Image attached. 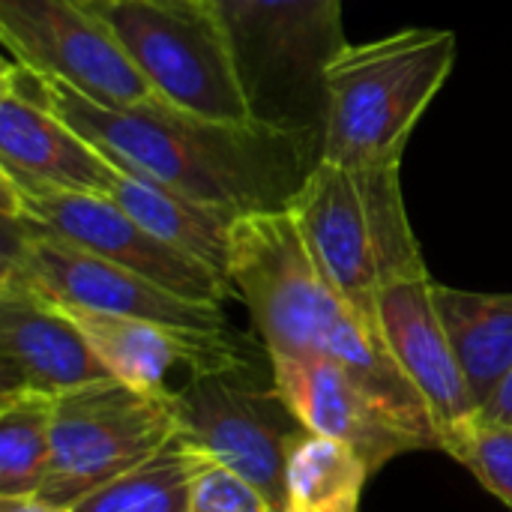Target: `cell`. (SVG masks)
<instances>
[{"mask_svg": "<svg viewBox=\"0 0 512 512\" xmlns=\"http://www.w3.org/2000/svg\"><path fill=\"white\" fill-rule=\"evenodd\" d=\"M3 84L42 102L114 165L141 171L234 219L288 210L324 156L321 135L255 120H210L168 102L111 108L21 63L3 66Z\"/></svg>", "mask_w": 512, "mask_h": 512, "instance_id": "6da1fadb", "label": "cell"}, {"mask_svg": "<svg viewBox=\"0 0 512 512\" xmlns=\"http://www.w3.org/2000/svg\"><path fill=\"white\" fill-rule=\"evenodd\" d=\"M288 210L333 291L375 333L378 288L429 273L402 195V162L366 171L318 162Z\"/></svg>", "mask_w": 512, "mask_h": 512, "instance_id": "7a4b0ae2", "label": "cell"}, {"mask_svg": "<svg viewBox=\"0 0 512 512\" xmlns=\"http://www.w3.org/2000/svg\"><path fill=\"white\" fill-rule=\"evenodd\" d=\"M453 63V30H402L378 42L348 45L327 69L321 162L351 171L399 165Z\"/></svg>", "mask_w": 512, "mask_h": 512, "instance_id": "3957f363", "label": "cell"}, {"mask_svg": "<svg viewBox=\"0 0 512 512\" xmlns=\"http://www.w3.org/2000/svg\"><path fill=\"white\" fill-rule=\"evenodd\" d=\"M255 123L324 138L327 69L351 45L342 0H213Z\"/></svg>", "mask_w": 512, "mask_h": 512, "instance_id": "277c9868", "label": "cell"}, {"mask_svg": "<svg viewBox=\"0 0 512 512\" xmlns=\"http://www.w3.org/2000/svg\"><path fill=\"white\" fill-rule=\"evenodd\" d=\"M75 3L108 27L162 102L210 120H252L213 0Z\"/></svg>", "mask_w": 512, "mask_h": 512, "instance_id": "5b68a950", "label": "cell"}, {"mask_svg": "<svg viewBox=\"0 0 512 512\" xmlns=\"http://www.w3.org/2000/svg\"><path fill=\"white\" fill-rule=\"evenodd\" d=\"M228 279L246 303L267 357L324 354L330 327L348 312L309 252L291 210L234 219Z\"/></svg>", "mask_w": 512, "mask_h": 512, "instance_id": "8992f818", "label": "cell"}, {"mask_svg": "<svg viewBox=\"0 0 512 512\" xmlns=\"http://www.w3.org/2000/svg\"><path fill=\"white\" fill-rule=\"evenodd\" d=\"M177 438L171 390L144 393L117 378L54 396L51 465L36 498L72 507Z\"/></svg>", "mask_w": 512, "mask_h": 512, "instance_id": "52a82bcc", "label": "cell"}, {"mask_svg": "<svg viewBox=\"0 0 512 512\" xmlns=\"http://www.w3.org/2000/svg\"><path fill=\"white\" fill-rule=\"evenodd\" d=\"M177 435L210 465L249 480L285 512V465L306 426L276 387H258L243 366L192 372L171 390Z\"/></svg>", "mask_w": 512, "mask_h": 512, "instance_id": "ba28073f", "label": "cell"}, {"mask_svg": "<svg viewBox=\"0 0 512 512\" xmlns=\"http://www.w3.org/2000/svg\"><path fill=\"white\" fill-rule=\"evenodd\" d=\"M3 177V219L54 234L111 264H120L186 300L222 306L234 291L228 276L150 234L120 204L96 192H69Z\"/></svg>", "mask_w": 512, "mask_h": 512, "instance_id": "9c48e42d", "label": "cell"}, {"mask_svg": "<svg viewBox=\"0 0 512 512\" xmlns=\"http://www.w3.org/2000/svg\"><path fill=\"white\" fill-rule=\"evenodd\" d=\"M0 36L15 63L60 78L93 102H162L108 27L75 0H0Z\"/></svg>", "mask_w": 512, "mask_h": 512, "instance_id": "30bf717a", "label": "cell"}, {"mask_svg": "<svg viewBox=\"0 0 512 512\" xmlns=\"http://www.w3.org/2000/svg\"><path fill=\"white\" fill-rule=\"evenodd\" d=\"M9 240L3 264L18 267L39 291L60 303L93 312L159 321L183 330H225L222 306L186 300L120 264H111L75 243H66L39 228L6 219Z\"/></svg>", "mask_w": 512, "mask_h": 512, "instance_id": "8fae6325", "label": "cell"}, {"mask_svg": "<svg viewBox=\"0 0 512 512\" xmlns=\"http://www.w3.org/2000/svg\"><path fill=\"white\" fill-rule=\"evenodd\" d=\"M378 333L423 396L441 450L477 417V402L435 306V282L429 273L402 276L378 288Z\"/></svg>", "mask_w": 512, "mask_h": 512, "instance_id": "7c38bea8", "label": "cell"}, {"mask_svg": "<svg viewBox=\"0 0 512 512\" xmlns=\"http://www.w3.org/2000/svg\"><path fill=\"white\" fill-rule=\"evenodd\" d=\"M111 378L75 321L18 267L0 270V393L60 396Z\"/></svg>", "mask_w": 512, "mask_h": 512, "instance_id": "4fadbf2b", "label": "cell"}, {"mask_svg": "<svg viewBox=\"0 0 512 512\" xmlns=\"http://www.w3.org/2000/svg\"><path fill=\"white\" fill-rule=\"evenodd\" d=\"M273 387L306 426V432L333 438L357 450L378 474L393 459L432 450V444L372 402L357 381L330 357H270Z\"/></svg>", "mask_w": 512, "mask_h": 512, "instance_id": "5bb4252c", "label": "cell"}, {"mask_svg": "<svg viewBox=\"0 0 512 512\" xmlns=\"http://www.w3.org/2000/svg\"><path fill=\"white\" fill-rule=\"evenodd\" d=\"M54 300V297H51ZM84 333L87 345L105 366V372L135 390L162 393L165 378L174 366H189L192 372L243 366V351L228 339L225 330H183L159 321L108 315L54 300Z\"/></svg>", "mask_w": 512, "mask_h": 512, "instance_id": "9a60e30c", "label": "cell"}, {"mask_svg": "<svg viewBox=\"0 0 512 512\" xmlns=\"http://www.w3.org/2000/svg\"><path fill=\"white\" fill-rule=\"evenodd\" d=\"M0 174L105 195L117 165L42 102L0 81Z\"/></svg>", "mask_w": 512, "mask_h": 512, "instance_id": "2e32d148", "label": "cell"}, {"mask_svg": "<svg viewBox=\"0 0 512 512\" xmlns=\"http://www.w3.org/2000/svg\"><path fill=\"white\" fill-rule=\"evenodd\" d=\"M114 204H120L135 222H141L150 234L171 243L174 249L204 261L207 267L228 276V249H231V225L234 216L207 207L141 171L120 168L105 192ZM231 282V279H228Z\"/></svg>", "mask_w": 512, "mask_h": 512, "instance_id": "e0dca14e", "label": "cell"}, {"mask_svg": "<svg viewBox=\"0 0 512 512\" xmlns=\"http://www.w3.org/2000/svg\"><path fill=\"white\" fill-rule=\"evenodd\" d=\"M435 306L480 411L512 369V294L465 291L435 282Z\"/></svg>", "mask_w": 512, "mask_h": 512, "instance_id": "ac0fdd59", "label": "cell"}, {"mask_svg": "<svg viewBox=\"0 0 512 512\" xmlns=\"http://www.w3.org/2000/svg\"><path fill=\"white\" fill-rule=\"evenodd\" d=\"M369 477L357 450L306 432L285 465V512H360Z\"/></svg>", "mask_w": 512, "mask_h": 512, "instance_id": "d6986e66", "label": "cell"}, {"mask_svg": "<svg viewBox=\"0 0 512 512\" xmlns=\"http://www.w3.org/2000/svg\"><path fill=\"white\" fill-rule=\"evenodd\" d=\"M207 465L180 435L156 456L84 495L75 512H186L198 471Z\"/></svg>", "mask_w": 512, "mask_h": 512, "instance_id": "ffe728a7", "label": "cell"}, {"mask_svg": "<svg viewBox=\"0 0 512 512\" xmlns=\"http://www.w3.org/2000/svg\"><path fill=\"white\" fill-rule=\"evenodd\" d=\"M54 396L0 393V498L39 495L51 465Z\"/></svg>", "mask_w": 512, "mask_h": 512, "instance_id": "44dd1931", "label": "cell"}, {"mask_svg": "<svg viewBox=\"0 0 512 512\" xmlns=\"http://www.w3.org/2000/svg\"><path fill=\"white\" fill-rule=\"evenodd\" d=\"M444 453L462 462L486 492L512 510V426L474 417Z\"/></svg>", "mask_w": 512, "mask_h": 512, "instance_id": "7402d4cb", "label": "cell"}, {"mask_svg": "<svg viewBox=\"0 0 512 512\" xmlns=\"http://www.w3.org/2000/svg\"><path fill=\"white\" fill-rule=\"evenodd\" d=\"M186 512H276V507L240 474L207 462L192 483Z\"/></svg>", "mask_w": 512, "mask_h": 512, "instance_id": "603a6c76", "label": "cell"}, {"mask_svg": "<svg viewBox=\"0 0 512 512\" xmlns=\"http://www.w3.org/2000/svg\"><path fill=\"white\" fill-rule=\"evenodd\" d=\"M477 417L486 420V423L512 426V369L501 378V384L492 390V396L480 405Z\"/></svg>", "mask_w": 512, "mask_h": 512, "instance_id": "cb8c5ba5", "label": "cell"}, {"mask_svg": "<svg viewBox=\"0 0 512 512\" xmlns=\"http://www.w3.org/2000/svg\"><path fill=\"white\" fill-rule=\"evenodd\" d=\"M0 512H75L72 507H57L48 504L36 495L30 498H0Z\"/></svg>", "mask_w": 512, "mask_h": 512, "instance_id": "d4e9b609", "label": "cell"}]
</instances>
